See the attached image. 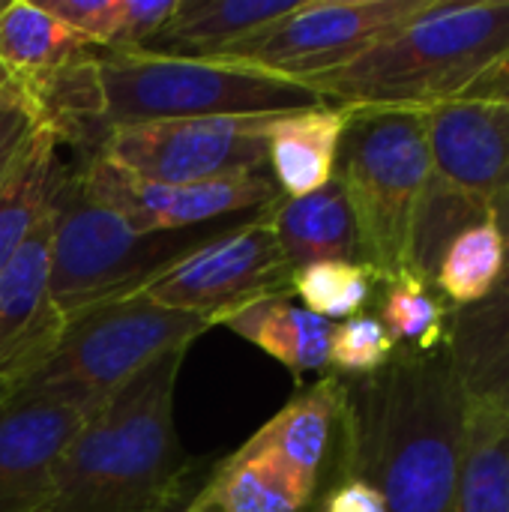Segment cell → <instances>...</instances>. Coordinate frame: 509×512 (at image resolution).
I'll list each match as a JSON object with an SVG mask.
<instances>
[{
	"label": "cell",
	"mask_w": 509,
	"mask_h": 512,
	"mask_svg": "<svg viewBox=\"0 0 509 512\" xmlns=\"http://www.w3.org/2000/svg\"><path fill=\"white\" fill-rule=\"evenodd\" d=\"M345 381V477L369 483L387 512H453L468 399L441 351L399 348Z\"/></svg>",
	"instance_id": "1"
},
{
	"label": "cell",
	"mask_w": 509,
	"mask_h": 512,
	"mask_svg": "<svg viewBox=\"0 0 509 512\" xmlns=\"http://www.w3.org/2000/svg\"><path fill=\"white\" fill-rule=\"evenodd\" d=\"M186 354L153 360L81 426L33 512H156L189 495L195 465L174 417Z\"/></svg>",
	"instance_id": "2"
},
{
	"label": "cell",
	"mask_w": 509,
	"mask_h": 512,
	"mask_svg": "<svg viewBox=\"0 0 509 512\" xmlns=\"http://www.w3.org/2000/svg\"><path fill=\"white\" fill-rule=\"evenodd\" d=\"M509 51V0H429L348 66L306 87L345 108H435L459 99Z\"/></svg>",
	"instance_id": "3"
},
{
	"label": "cell",
	"mask_w": 509,
	"mask_h": 512,
	"mask_svg": "<svg viewBox=\"0 0 509 512\" xmlns=\"http://www.w3.org/2000/svg\"><path fill=\"white\" fill-rule=\"evenodd\" d=\"M345 480V381L324 375L228 453L183 512H324Z\"/></svg>",
	"instance_id": "4"
},
{
	"label": "cell",
	"mask_w": 509,
	"mask_h": 512,
	"mask_svg": "<svg viewBox=\"0 0 509 512\" xmlns=\"http://www.w3.org/2000/svg\"><path fill=\"white\" fill-rule=\"evenodd\" d=\"M207 330L210 321L156 306L144 294L114 297L63 318L54 342L6 378L0 396H48L102 408L153 360L192 348Z\"/></svg>",
	"instance_id": "5"
},
{
	"label": "cell",
	"mask_w": 509,
	"mask_h": 512,
	"mask_svg": "<svg viewBox=\"0 0 509 512\" xmlns=\"http://www.w3.org/2000/svg\"><path fill=\"white\" fill-rule=\"evenodd\" d=\"M429 177L426 111L351 108L336 180L357 225L363 264L378 282L411 270V237Z\"/></svg>",
	"instance_id": "6"
},
{
	"label": "cell",
	"mask_w": 509,
	"mask_h": 512,
	"mask_svg": "<svg viewBox=\"0 0 509 512\" xmlns=\"http://www.w3.org/2000/svg\"><path fill=\"white\" fill-rule=\"evenodd\" d=\"M108 129L153 120L282 114L321 99L297 81L225 57H174L144 48L96 51Z\"/></svg>",
	"instance_id": "7"
},
{
	"label": "cell",
	"mask_w": 509,
	"mask_h": 512,
	"mask_svg": "<svg viewBox=\"0 0 509 512\" xmlns=\"http://www.w3.org/2000/svg\"><path fill=\"white\" fill-rule=\"evenodd\" d=\"M234 222L240 219L189 231L141 234L129 228L117 213L87 198L72 168H66L51 207V303L60 318H72L75 312L96 303L138 294L159 273Z\"/></svg>",
	"instance_id": "8"
},
{
	"label": "cell",
	"mask_w": 509,
	"mask_h": 512,
	"mask_svg": "<svg viewBox=\"0 0 509 512\" xmlns=\"http://www.w3.org/2000/svg\"><path fill=\"white\" fill-rule=\"evenodd\" d=\"M291 276L264 207L252 219L222 228L138 294L156 306L198 315L213 327L264 297H291Z\"/></svg>",
	"instance_id": "9"
},
{
	"label": "cell",
	"mask_w": 509,
	"mask_h": 512,
	"mask_svg": "<svg viewBox=\"0 0 509 512\" xmlns=\"http://www.w3.org/2000/svg\"><path fill=\"white\" fill-rule=\"evenodd\" d=\"M426 3L429 0H300L294 12L219 57L309 84L357 60Z\"/></svg>",
	"instance_id": "10"
},
{
	"label": "cell",
	"mask_w": 509,
	"mask_h": 512,
	"mask_svg": "<svg viewBox=\"0 0 509 512\" xmlns=\"http://www.w3.org/2000/svg\"><path fill=\"white\" fill-rule=\"evenodd\" d=\"M69 168L87 198L108 207L141 234H168L213 222H231L234 216L258 213L282 198L267 168L195 183H162L135 177L102 156L75 159V165Z\"/></svg>",
	"instance_id": "11"
},
{
	"label": "cell",
	"mask_w": 509,
	"mask_h": 512,
	"mask_svg": "<svg viewBox=\"0 0 509 512\" xmlns=\"http://www.w3.org/2000/svg\"><path fill=\"white\" fill-rule=\"evenodd\" d=\"M273 117L276 114L129 123L111 129L96 156L135 177L162 183L264 171Z\"/></svg>",
	"instance_id": "12"
},
{
	"label": "cell",
	"mask_w": 509,
	"mask_h": 512,
	"mask_svg": "<svg viewBox=\"0 0 509 512\" xmlns=\"http://www.w3.org/2000/svg\"><path fill=\"white\" fill-rule=\"evenodd\" d=\"M426 138L429 183L492 213L509 180V102L450 99L426 108Z\"/></svg>",
	"instance_id": "13"
},
{
	"label": "cell",
	"mask_w": 509,
	"mask_h": 512,
	"mask_svg": "<svg viewBox=\"0 0 509 512\" xmlns=\"http://www.w3.org/2000/svg\"><path fill=\"white\" fill-rule=\"evenodd\" d=\"M99 408L48 396H0V512H33L63 450Z\"/></svg>",
	"instance_id": "14"
},
{
	"label": "cell",
	"mask_w": 509,
	"mask_h": 512,
	"mask_svg": "<svg viewBox=\"0 0 509 512\" xmlns=\"http://www.w3.org/2000/svg\"><path fill=\"white\" fill-rule=\"evenodd\" d=\"M48 246L51 210L0 273V384L30 366L63 327L48 294Z\"/></svg>",
	"instance_id": "15"
},
{
	"label": "cell",
	"mask_w": 509,
	"mask_h": 512,
	"mask_svg": "<svg viewBox=\"0 0 509 512\" xmlns=\"http://www.w3.org/2000/svg\"><path fill=\"white\" fill-rule=\"evenodd\" d=\"M507 261L495 291L468 309H450L444 354L471 405L509 411V222Z\"/></svg>",
	"instance_id": "16"
},
{
	"label": "cell",
	"mask_w": 509,
	"mask_h": 512,
	"mask_svg": "<svg viewBox=\"0 0 509 512\" xmlns=\"http://www.w3.org/2000/svg\"><path fill=\"white\" fill-rule=\"evenodd\" d=\"M351 108L318 102L297 111H282L267 135V171L285 198H303L324 189L336 177L339 144Z\"/></svg>",
	"instance_id": "17"
},
{
	"label": "cell",
	"mask_w": 509,
	"mask_h": 512,
	"mask_svg": "<svg viewBox=\"0 0 509 512\" xmlns=\"http://www.w3.org/2000/svg\"><path fill=\"white\" fill-rule=\"evenodd\" d=\"M96 51H87L39 78L18 81L39 129H45L57 144H69L78 159L96 156L111 132L105 120Z\"/></svg>",
	"instance_id": "18"
},
{
	"label": "cell",
	"mask_w": 509,
	"mask_h": 512,
	"mask_svg": "<svg viewBox=\"0 0 509 512\" xmlns=\"http://www.w3.org/2000/svg\"><path fill=\"white\" fill-rule=\"evenodd\" d=\"M267 219L273 225V234L291 273L321 261L363 264L357 225L336 177L312 195H282L267 207Z\"/></svg>",
	"instance_id": "19"
},
{
	"label": "cell",
	"mask_w": 509,
	"mask_h": 512,
	"mask_svg": "<svg viewBox=\"0 0 509 512\" xmlns=\"http://www.w3.org/2000/svg\"><path fill=\"white\" fill-rule=\"evenodd\" d=\"M297 6L300 0H180L174 18L144 45V51L219 57Z\"/></svg>",
	"instance_id": "20"
},
{
	"label": "cell",
	"mask_w": 509,
	"mask_h": 512,
	"mask_svg": "<svg viewBox=\"0 0 509 512\" xmlns=\"http://www.w3.org/2000/svg\"><path fill=\"white\" fill-rule=\"evenodd\" d=\"M231 333L282 363L294 378L330 372L333 321H324L291 297H264L222 321Z\"/></svg>",
	"instance_id": "21"
},
{
	"label": "cell",
	"mask_w": 509,
	"mask_h": 512,
	"mask_svg": "<svg viewBox=\"0 0 509 512\" xmlns=\"http://www.w3.org/2000/svg\"><path fill=\"white\" fill-rule=\"evenodd\" d=\"M66 168L69 162H63L60 144L39 129L12 177L0 189V273L9 267L39 219L51 210Z\"/></svg>",
	"instance_id": "22"
},
{
	"label": "cell",
	"mask_w": 509,
	"mask_h": 512,
	"mask_svg": "<svg viewBox=\"0 0 509 512\" xmlns=\"http://www.w3.org/2000/svg\"><path fill=\"white\" fill-rule=\"evenodd\" d=\"M453 512H509V414L468 402Z\"/></svg>",
	"instance_id": "23"
},
{
	"label": "cell",
	"mask_w": 509,
	"mask_h": 512,
	"mask_svg": "<svg viewBox=\"0 0 509 512\" xmlns=\"http://www.w3.org/2000/svg\"><path fill=\"white\" fill-rule=\"evenodd\" d=\"M87 51L96 48L57 21L42 3L9 0L0 12V66L15 81L54 72Z\"/></svg>",
	"instance_id": "24"
},
{
	"label": "cell",
	"mask_w": 509,
	"mask_h": 512,
	"mask_svg": "<svg viewBox=\"0 0 509 512\" xmlns=\"http://www.w3.org/2000/svg\"><path fill=\"white\" fill-rule=\"evenodd\" d=\"M504 261L507 237L495 216H489L453 237L432 276V288L450 309L477 306L495 291L504 273Z\"/></svg>",
	"instance_id": "25"
},
{
	"label": "cell",
	"mask_w": 509,
	"mask_h": 512,
	"mask_svg": "<svg viewBox=\"0 0 509 512\" xmlns=\"http://www.w3.org/2000/svg\"><path fill=\"white\" fill-rule=\"evenodd\" d=\"M378 321L390 333L399 348H411L420 354H432L444 348L450 306L414 270H402L399 276L378 285Z\"/></svg>",
	"instance_id": "26"
},
{
	"label": "cell",
	"mask_w": 509,
	"mask_h": 512,
	"mask_svg": "<svg viewBox=\"0 0 509 512\" xmlns=\"http://www.w3.org/2000/svg\"><path fill=\"white\" fill-rule=\"evenodd\" d=\"M378 276L366 264L351 261H321L291 276V294L300 297V306L324 321H348L363 315V309L378 294Z\"/></svg>",
	"instance_id": "27"
},
{
	"label": "cell",
	"mask_w": 509,
	"mask_h": 512,
	"mask_svg": "<svg viewBox=\"0 0 509 512\" xmlns=\"http://www.w3.org/2000/svg\"><path fill=\"white\" fill-rule=\"evenodd\" d=\"M399 345L390 339L378 315H357L339 321L330 342V372L339 378H366L381 372Z\"/></svg>",
	"instance_id": "28"
},
{
	"label": "cell",
	"mask_w": 509,
	"mask_h": 512,
	"mask_svg": "<svg viewBox=\"0 0 509 512\" xmlns=\"http://www.w3.org/2000/svg\"><path fill=\"white\" fill-rule=\"evenodd\" d=\"M180 0H117L111 42L102 51L144 48L177 12Z\"/></svg>",
	"instance_id": "29"
},
{
	"label": "cell",
	"mask_w": 509,
	"mask_h": 512,
	"mask_svg": "<svg viewBox=\"0 0 509 512\" xmlns=\"http://www.w3.org/2000/svg\"><path fill=\"white\" fill-rule=\"evenodd\" d=\"M36 132H39L36 114L30 111V105L15 81V87L0 99V189L12 177L15 165L21 162V156L30 147Z\"/></svg>",
	"instance_id": "30"
},
{
	"label": "cell",
	"mask_w": 509,
	"mask_h": 512,
	"mask_svg": "<svg viewBox=\"0 0 509 512\" xmlns=\"http://www.w3.org/2000/svg\"><path fill=\"white\" fill-rule=\"evenodd\" d=\"M42 6L93 48H108L117 0H45Z\"/></svg>",
	"instance_id": "31"
},
{
	"label": "cell",
	"mask_w": 509,
	"mask_h": 512,
	"mask_svg": "<svg viewBox=\"0 0 509 512\" xmlns=\"http://www.w3.org/2000/svg\"><path fill=\"white\" fill-rule=\"evenodd\" d=\"M324 512H387V507L369 483H363L357 477H345L327 495Z\"/></svg>",
	"instance_id": "32"
},
{
	"label": "cell",
	"mask_w": 509,
	"mask_h": 512,
	"mask_svg": "<svg viewBox=\"0 0 509 512\" xmlns=\"http://www.w3.org/2000/svg\"><path fill=\"white\" fill-rule=\"evenodd\" d=\"M459 99H489V102H509V51L492 63Z\"/></svg>",
	"instance_id": "33"
},
{
	"label": "cell",
	"mask_w": 509,
	"mask_h": 512,
	"mask_svg": "<svg viewBox=\"0 0 509 512\" xmlns=\"http://www.w3.org/2000/svg\"><path fill=\"white\" fill-rule=\"evenodd\" d=\"M492 216H495L498 225L509 222V180L504 183V189L495 195V201H492Z\"/></svg>",
	"instance_id": "34"
},
{
	"label": "cell",
	"mask_w": 509,
	"mask_h": 512,
	"mask_svg": "<svg viewBox=\"0 0 509 512\" xmlns=\"http://www.w3.org/2000/svg\"><path fill=\"white\" fill-rule=\"evenodd\" d=\"M12 87H15V78H12V75H9V72L0 66V99H3V96L12 90Z\"/></svg>",
	"instance_id": "35"
},
{
	"label": "cell",
	"mask_w": 509,
	"mask_h": 512,
	"mask_svg": "<svg viewBox=\"0 0 509 512\" xmlns=\"http://www.w3.org/2000/svg\"><path fill=\"white\" fill-rule=\"evenodd\" d=\"M189 498V495H186ZM186 498H180V501H171V504H165L162 510L156 512H183V504H186Z\"/></svg>",
	"instance_id": "36"
},
{
	"label": "cell",
	"mask_w": 509,
	"mask_h": 512,
	"mask_svg": "<svg viewBox=\"0 0 509 512\" xmlns=\"http://www.w3.org/2000/svg\"><path fill=\"white\" fill-rule=\"evenodd\" d=\"M6 3H9V0H0V12H3V9H6Z\"/></svg>",
	"instance_id": "37"
},
{
	"label": "cell",
	"mask_w": 509,
	"mask_h": 512,
	"mask_svg": "<svg viewBox=\"0 0 509 512\" xmlns=\"http://www.w3.org/2000/svg\"><path fill=\"white\" fill-rule=\"evenodd\" d=\"M507 414H509V411H507Z\"/></svg>",
	"instance_id": "38"
}]
</instances>
